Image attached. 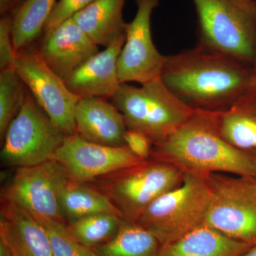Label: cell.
Wrapping results in <instances>:
<instances>
[{"label": "cell", "instance_id": "277c9868", "mask_svg": "<svg viewBox=\"0 0 256 256\" xmlns=\"http://www.w3.org/2000/svg\"><path fill=\"white\" fill-rule=\"evenodd\" d=\"M200 46L255 66L256 3L236 0H193Z\"/></svg>", "mask_w": 256, "mask_h": 256}, {"label": "cell", "instance_id": "ffe728a7", "mask_svg": "<svg viewBox=\"0 0 256 256\" xmlns=\"http://www.w3.org/2000/svg\"><path fill=\"white\" fill-rule=\"evenodd\" d=\"M58 202L66 224L94 214L110 213L122 217L110 200L90 183L76 182L68 178L60 188Z\"/></svg>", "mask_w": 256, "mask_h": 256}, {"label": "cell", "instance_id": "30bf717a", "mask_svg": "<svg viewBox=\"0 0 256 256\" xmlns=\"http://www.w3.org/2000/svg\"><path fill=\"white\" fill-rule=\"evenodd\" d=\"M68 180L65 170L54 160L18 168L3 190L2 201L13 204L34 216L66 224L58 195Z\"/></svg>", "mask_w": 256, "mask_h": 256}, {"label": "cell", "instance_id": "d6a6232c", "mask_svg": "<svg viewBox=\"0 0 256 256\" xmlns=\"http://www.w3.org/2000/svg\"><path fill=\"white\" fill-rule=\"evenodd\" d=\"M236 1L238 2L242 3V4H252V3L255 2L254 0H236Z\"/></svg>", "mask_w": 256, "mask_h": 256}, {"label": "cell", "instance_id": "44dd1931", "mask_svg": "<svg viewBox=\"0 0 256 256\" xmlns=\"http://www.w3.org/2000/svg\"><path fill=\"white\" fill-rule=\"evenodd\" d=\"M56 0H20L13 11V44L16 52L30 46L44 32Z\"/></svg>", "mask_w": 256, "mask_h": 256}, {"label": "cell", "instance_id": "5b68a950", "mask_svg": "<svg viewBox=\"0 0 256 256\" xmlns=\"http://www.w3.org/2000/svg\"><path fill=\"white\" fill-rule=\"evenodd\" d=\"M184 174L174 165L148 160L88 183L110 200L124 220L136 223L153 202L182 182Z\"/></svg>", "mask_w": 256, "mask_h": 256}, {"label": "cell", "instance_id": "3957f363", "mask_svg": "<svg viewBox=\"0 0 256 256\" xmlns=\"http://www.w3.org/2000/svg\"><path fill=\"white\" fill-rule=\"evenodd\" d=\"M140 85L122 82L110 101L124 114L128 129L144 133L153 143L172 134L194 112L160 77Z\"/></svg>", "mask_w": 256, "mask_h": 256}, {"label": "cell", "instance_id": "7a4b0ae2", "mask_svg": "<svg viewBox=\"0 0 256 256\" xmlns=\"http://www.w3.org/2000/svg\"><path fill=\"white\" fill-rule=\"evenodd\" d=\"M151 158L174 165L183 172L202 176L215 173L256 176V161L220 136L214 111L195 110L172 134L153 143Z\"/></svg>", "mask_w": 256, "mask_h": 256}, {"label": "cell", "instance_id": "4dcf8cb0", "mask_svg": "<svg viewBox=\"0 0 256 256\" xmlns=\"http://www.w3.org/2000/svg\"><path fill=\"white\" fill-rule=\"evenodd\" d=\"M238 256H256V245L249 248L247 250Z\"/></svg>", "mask_w": 256, "mask_h": 256}, {"label": "cell", "instance_id": "4fadbf2b", "mask_svg": "<svg viewBox=\"0 0 256 256\" xmlns=\"http://www.w3.org/2000/svg\"><path fill=\"white\" fill-rule=\"evenodd\" d=\"M98 50L97 45L70 18L44 32L38 52L50 69L64 80Z\"/></svg>", "mask_w": 256, "mask_h": 256}, {"label": "cell", "instance_id": "4316f807", "mask_svg": "<svg viewBox=\"0 0 256 256\" xmlns=\"http://www.w3.org/2000/svg\"><path fill=\"white\" fill-rule=\"evenodd\" d=\"M0 21V68L13 67L16 52L13 44L12 14L2 15Z\"/></svg>", "mask_w": 256, "mask_h": 256}, {"label": "cell", "instance_id": "d4e9b609", "mask_svg": "<svg viewBox=\"0 0 256 256\" xmlns=\"http://www.w3.org/2000/svg\"><path fill=\"white\" fill-rule=\"evenodd\" d=\"M35 218L46 230L54 256H98L92 248L82 245L70 235L66 224L50 218Z\"/></svg>", "mask_w": 256, "mask_h": 256}, {"label": "cell", "instance_id": "f546056e", "mask_svg": "<svg viewBox=\"0 0 256 256\" xmlns=\"http://www.w3.org/2000/svg\"><path fill=\"white\" fill-rule=\"evenodd\" d=\"M0 256H12L9 249L1 240H0Z\"/></svg>", "mask_w": 256, "mask_h": 256}, {"label": "cell", "instance_id": "5bb4252c", "mask_svg": "<svg viewBox=\"0 0 256 256\" xmlns=\"http://www.w3.org/2000/svg\"><path fill=\"white\" fill-rule=\"evenodd\" d=\"M124 42L126 34L116 38L102 52L92 56L64 79L69 90L79 98H111L122 84L119 78L118 60Z\"/></svg>", "mask_w": 256, "mask_h": 256}, {"label": "cell", "instance_id": "9c48e42d", "mask_svg": "<svg viewBox=\"0 0 256 256\" xmlns=\"http://www.w3.org/2000/svg\"><path fill=\"white\" fill-rule=\"evenodd\" d=\"M13 67L50 120L66 136L75 134L74 114L80 98L45 64L38 50L30 46L18 50Z\"/></svg>", "mask_w": 256, "mask_h": 256}, {"label": "cell", "instance_id": "603a6c76", "mask_svg": "<svg viewBox=\"0 0 256 256\" xmlns=\"http://www.w3.org/2000/svg\"><path fill=\"white\" fill-rule=\"evenodd\" d=\"M124 220L114 214H94L68 222L66 226L77 242L94 248L114 238Z\"/></svg>", "mask_w": 256, "mask_h": 256}, {"label": "cell", "instance_id": "cb8c5ba5", "mask_svg": "<svg viewBox=\"0 0 256 256\" xmlns=\"http://www.w3.org/2000/svg\"><path fill=\"white\" fill-rule=\"evenodd\" d=\"M14 67L0 73V136L2 140L12 121L18 116L26 97V89Z\"/></svg>", "mask_w": 256, "mask_h": 256}, {"label": "cell", "instance_id": "8992f818", "mask_svg": "<svg viewBox=\"0 0 256 256\" xmlns=\"http://www.w3.org/2000/svg\"><path fill=\"white\" fill-rule=\"evenodd\" d=\"M210 200L206 176L184 172L182 182L153 202L136 223L164 245L204 224Z\"/></svg>", "mask_w": 256, "mask_h": 256}, {"label": "cell", "instance_id": "9a60e30c", "mask_svg": "<svg viewBox=\"0 0 256 256\" xmlns=\"http://www.w3.org/2000/svg\"><path fill=\"white\" fill-rule=\"evenodd\" d=\"M76 133L90 141L108 146H124L128 130L124 114L107 98L79 99L75 114Z\"/></svg>", "mask_w": 256, "mask_h": 256}, {"label": "cell", "instance_id": "6da1fadb", "mask_svg": "<svg viewBox=\"0 0 256 256\" xmlns=\"http://www.w3.org/2000/svg\"><path fill=\"white\" fill-rule=\"evenodd\" d=\"M254 66L201 46L166 56L160 78L194 110L220 111L252 86Z\"/></svg>", "mask_w": 256, "mask_h": 256}, {"label": "cell", "instance_id": "f1b7e54d", "mask_svg": "<svg viewBox=\"0 0 256 256\" xmlns=\"http://www.w3.org/2000/svg\"><path fill=\"white\" fill-rule=\"evenodd\" d=\"M20 0H1V14L2 15L9 13L10 9L15 8Z\"/></svg>", "mask_w": 256, "mask_h": 256}, {"label": "cell", "instance_id": "52a82bcc", "mask_svg": "<svg viewBox=\"0 0 256 256\" xmlns=\"http://www.w3.org/2000/svg\"><path fill=\"white\" fill-rule=\"evenodd\" d=\"M210 200L204 224L228 238L256 245V180L215 173L206 176Z\"/></svg>", "mask_w": 256, "mask_h": 256}, {"label": "cell", "instance_id": "ac0fdd59", "mask_svg": "<svg viewBox=\"0 0 256 256\" xmlns=\"http://www.w3.org/2000/svg\"><path fill=\"white\" fill-rule=\"evenodd\" d=\"M250 247L202 224L174 242L161 246L158 256H238Z\"/></svg>", "mask_w": 256, "mask_h": 256}, {"label": "cell", "instance_id": "836d02e7", "mask_svg": "<svg viewBox=\"0 0 256 256\" xmlns=\"http://www.w3.org/2000/svg\"><path fill=\"white\" fill-rule=\"evenodd\" d=\"M255 66H256V64H255Z\"/></svg>", "mask_w": 256, "mask_h": 256}, {"label": "cell", "instance_id": "2e32d148", "mask_svg": "<svg viewBox=\"0 0 256 256\" xmlns=\"http://www.w3.org/2000/svg\"><path fill=\"white\" fill-rule=\"evenodd\" d=\"M0 240L12 256H54L42 224L26 210L4 201L0 214Z\"/></svg>", "mask_w": 256, "mask_h": 256}, {"label": "cell", "instance_id": "8fae6325", "mask_svg": "<svg viewBox=\"0 0 256 256\" xmlns=\"http://www.w3.org/2000/svg\"><path fill=\"white\" fill-rule=\"evenodd\" d=\"M53 160L65 170L70 181L88 183L142 162L126 146H104L90 142L78 134L66 136Z\"/></svg>", "mask_w": 256, "mask_h": 256}, {"label": "cell", "instance_id": "e0dca14e", "mask_svg": "<svg viewBox=\"0 0 256 256\" xmlns=\"http://www.w3.org/2000/svg\"><path fill=\"white\" fill-rule=\"evenodd\" d=\"M222 137L256 161V88L247 89L227 108L214 111Z\"/></svg>", "mask_w": 256, "mask_h": 256}, {"label": "cell", "instance_id": "7c38bea8", "mask_svg": "<svg viewBox=\"0 0 256 256\" xmlns=\"http://www.w3.org/2000/svg\"><path fill=\"white\" fill-rule=\"evenodd\" d=\"M137 13L126 24V42L118 60L121 82L144 84L160 78L166 56L153 43L151 18L160 0H134Z\"/></svg>", "mask_w": 256, "mask_h": 256}, {"label": "cell", "instance_id": "d6986e66", "mask_svg": "<svg viewBox=\"0 0 256 256\" xmlns=\"http://www.w3.org/2000/svg\"><path fill=\"white\" fill-rule=\"evenodd\" d=\"M126 0H94L74 16V20L97 46L107 47L126 34Z\"/></svg>", "mask_w": 256, "mask_h": 256}, {"label": "cell", "instance_id": "ba28073f", "mask_svg": "<svg viewBox=\"0 0 256 256\" xmlns=\"http://www.w3.org/2000/svg\"><path fill=\"white\" fill-rule=\"evenodd\" d=\"M66 136L28 89L21 110L3 138L2 162L18 168L53 160Z\"/></svg>", "mask_w": 256, "mask_h": 256}, {"label": "cell", "instance_id": "484cf974", "mask_svg": "<svg viewBox=\"0 0 256 256\" xmlns=\"http://www.w3.org/2000/svg\"><path fill=\"white\" fill-rule=\"evenodd\" d=\"M94 0H60L54 5L44 28V33L53 30L67 20L73 18Z\"/></svg>", "mask_w": 256, "mask_h": 256}, {"label": "cell", "instance_id": "7402d4cb", "mask_svg": "<svg viewBox=\"0 0 256 256\" xmlns=\"http://www.w3.org/2000/svg\"><path fill=\"white\" fill-rule=\"evenodd\" d=\"M160 247L156 237L139 224L124 220L114 238L94 249L98 256H158Z\"/></svg>", "mask_w": 256, "mask_h": 256}, {"label": "cell", "instance_id": "e575fe53", "mask_svg": "<svg viewBox=\"0 0 256 256\" xmlns=\"http://www.w3.org/2000/svg\"><path fill=\"white\" fill-rule=\"evenodd\" d=\"M255 178H256V176H255Z\"/></svg>", "mask_w": 256, "mask_h": 256}, {"label": "cell", "instance_id": "83f0119b", "mask_svg": "<svg viewBox=\"0 0 256 256\" xmlns=\"http://www.w3.org/2000/svg\"><path fill=\"white\" fill-rule=\"evenodd\" d=\"M124 144L142 161L151 158L153 142L150 138L140 131L128 129L124 136Z\"/></svg>", "mask_w": 256, "mask_h": 256}, {"label": "cell", "instance_id": "1f68e13d", "mask_svg": "<svg viewBox=\"0 0 256 256\" xmlns=\"http://www.w3.org/2000/svg\"><path fill=\"white\" fill-rule=\"evenodd\" d=\"M252 86L256 88V66H254V74H252Z\"/></svg>", "mask_w": 256, "mask_h": 256}]
</instances>
